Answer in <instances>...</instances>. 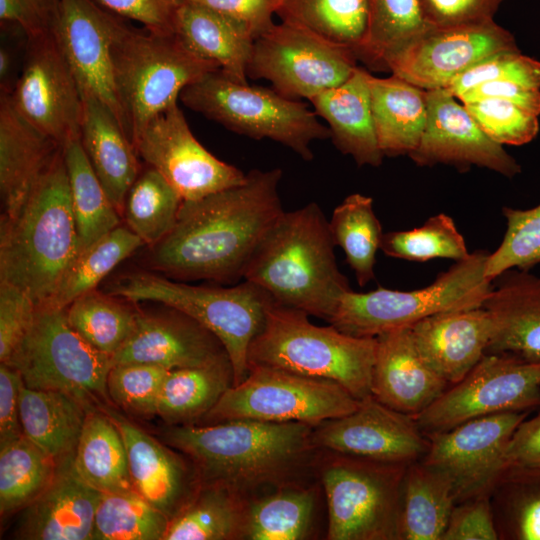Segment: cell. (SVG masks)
I'll use <instances>...</instances> for the list:
<instances>
[{"label": "cell", "mask_w": 540, "mask_h": 540, "mask_svg": "<svg viewBox=\"0 0 540 540\" xmlns=\"http://www.w3.org/2000/svg\"><path fill=\"white\" fill-rule=\"evenodd\" d=\"M62 147L0 98V195L3 215L13 216Z\"/></svg>", "instance_id": "obj_28"}, {"label": "cell", "mask_w": 540, "mask_h": 540, "mask_svg": "<svg viewBox=\"0 0 540 540\" xmlns=\"http://www.w3.org/2000/svg\"><path fill=\"white\" fill-rule=\"evenodd\" d=\"M182 202L179 192L149 166L130 187L122 216L127 227L151 247L173 228Z\"/></svg>", "instance_id": "obj_45"}, {"label": "cell", "mask_w": 540, "mask_h": 540, "mask_svg": "<svg viewBox=\"0 0 540 540\" xmlns=\"http://www.w3.org/2000/svg\"><path fill=\"white\" fill-rule=\"evenodd\" d=\"M233 385L228 356L213 363L170 370L159 395L157 416L170 425L202 419Z\"/></svg>", "instance_id": "obj_37"}, {"label": "cell", "mask_w": 540, "mask_h": 540, "mask_svg": "<svg viewBox=\"0 0 540 540\" xmlns=\"http://www.w3.org/2000/svg\"><path fill=\"white\" fill-rule=\"evenodd\" d=\"M123 20L94 0H60L52 34L78 83L115 115L130 138L128 121L117 90L112 43ZM131 140V139H130Z\"/></svg>", "instance_id": "obj_19"}, {"label": "cell", "mask_w": 540, "mask_h": 540, "mask_svg": "<svg viewBox=\"0 0 540 540\" xmlns=\"http://www.w3.org/2000/svg\"><path fill=\"white\" fill-rule=\"evenodd\" d=\"M502 214L506 231L485 267V276L492 282L507 270H530L540 264V203L529 209L504 206Z\"/></svg>", "instance_id": "obj_50"}, {"label": "cell", "mask_w": 540, "mask_h": 540, "mask_svg": "<svg viewBox=\"0 0 540 540\" xmlns=\"http://www.w3.org/2000/svg\"><path fill=\"white\" fill-rule=\"evenodd\" d=\"M57 461L24 434L0 443V512L29 505L52 480Z\"/></svg>", "instance_id": "obj_42"}, {"label": "cell", "mask_w": 540, "mask_h": 540, "mask_svg": "<svg viewBox=\"0 0 540 540\" xmlns=\"http://www.w3.org/2000/svg\"><path fill=\"white\" fill-rule=\"evenodd\" d=\"M251 499L221 485H199L170 520L164 540H235L247 537Z\"/></svg>", "instance_id": "obj_35"}, {"label": "cell", "mask_w": 540, "mask_h": 540, "mask_svg": "<svg viewBox=\"0 0 540 540\" xmlns=\"http://www.w3.org/2000/svg\"><path fill=\"white\" fill-rule=\"evenodd\" d=\"M315 507V490L295 484L263 497L251 498L247 539L298 540L309 529Z\"/></svg>", "instance_id": "obj_46"}, {"label": "cell", "mask_w": 540, "mask_h": 540, "mask_svg": "<svg viewBox=\"0 0 540 540\" xmlns=\"http://www.w3.org/2000/svg\"><path fill=\"white\" fill-rule=\"evenodd\" d=\"M12 70V57L6 48L0 50V78L1 87L5 86L6 80Z\"/></svg>", "instance_id": "obj_63"}, {"label": "cell", "mask_w": 540, "mask_h": 540, "mask_svg": "<svg viewBox=\"0 0 540 540\" xmlns=\"http://www.w3.org/2000/svg\"><path fill=\"white\" fill-rule=\"evenodd\" d=\"M174 34L195 54L216 63L238 82H247L255 37L250 28L204 5L178 1Z\"/></svg>", "instance_id": "obj_31"}, {"label": "cell", "mask_w": 540, "mask_h": 540, "mask_svg": "<svg viewBox=\"0 0 540 540\" xmlns=\"http://www.w3.org/2000/svg\"><path fill=\"white\" fill-rule=\"evenodd\" d=\"M329 227L334 244L343 250L358 285L364 287L374 280L376 255L384 233L374 212L373 199L360 193L348 195L333 210Z\"/></svg>", "instance_id": "obj_41"}, {"label": "cell", "mask_w": 540, "mask_h": 540, "mask_svg": "<svg viewBox=\"0 0 540 540\" xmlns=\"http://www.w3.org/2000/svg\"><path fill=\"white\" fill-rule=\"evenodd\" d=\"M321 467L329 540H395L409 464L329 451Z\"/></svg>", "instance_id": "obj_10"}, {"label": "cell", "mask_w": 540, "mask_h": 540, "mask_svg": "<svg viewBox=\"0 0 540 540\" xmlns=\"http://www.w3.org/2000/svg\"><path fill=\"white\" fill-rule=\"evenodd\" d=\"M380 250L386 256L416 262L436 258L456 262L470 254L454 220L445 213L429 217L420 227L384 233Z\"/></svg>", "instance_id": "obj_48"}, {"label": "cell", "mask_w": 540, "mask_h": 540, "mask_svg": "<svg viewBox=\"0 0 540 540\" xmlns=\"http://www.w3.org/2000/svg\"><path fill=\"white\" fill-rule=\"evenodd\" d=\"M456 504L451 480L421 460L407 466L397 526L399 540H441Z\"/></svg>", "instance_id": "obj_34"}, {"label": "cell", "mask_w": 540, "mask_h": 540, "mask_svg": "<svg viewBox=\"0 0 540 540\" xmlns=\"http://www.w3.org/2000/svg\"><path fill=\"white\" fill-rule=\"evenodd\" d=\"M109 12L141 23L144 28L174 34V15L178 0H94Z\"/></svg>", "instance_id": "obj_57"}, {"label": "cell", "mask_w": 540, "mask_h": 540, "mask_svg": "<svg viewBox=\"0 0 540 540\" xmlns=\"http://www.w3.org/2000/svg\"><path fill=\"white\" fill-rule=\"evenodd\" d=\"M198 3L246 24L255 39L273 26L279 0H178Z\"/></svg>", "instance_id": "obj_59"}, {"label": "cell", "mask_w": 540, "mask_h": 540, "mask_svg": "<svg viewBox=\"0 0 540 540\" xmlns=\"http://www.w3.org/2000/svg\"><path fill=\"white\" fill-rule=\"evenodd\" d=\"M60 0H0L1 25H14L27 39L52 34Z\"/></svg>", "instance_id": "obj_56"}, {"label": "cell", "mask_w": 540, "mask_h": 540, "mask_svg": "<svg viewBox=\"0 0 540 540\" xmlns=\"http://www.w3.org/2000/svg\"><path fill=\"white\" fill-rule=\"evenodd\" d=\"M506 459L508 466L540 467V410L516 428L507 447Z\"/></svg>", "instance_id": "obj_62"}, {"label": "cell", "mask_w": 540, "mask_h": 540, "mask_svg": "<svg viewBox=\"0 0 540 540\" xmlns=\"http://www.w3.org/2000/svg\"><path fill=\"white\" fill-rule=\"evenodd\" d=\"M360 400L339 383L266 366H249L202 418L205 424L229 420L301 422L316 426L355 411Z\"/></svg>", "instance_id": "obj_12"}, {"label": "cell", "mask_w": 540, "mask_h": 540, "mask_svg": "<svg viewBox=\"0 0 540 540\" xmlns=\"http://www.w3.org/2000/svg\"><path fill=\"white\" fill-rule=\"evenodd\" d=\"M170 520L134 488L103 493L92 540H164Z\"/></svg>", "instance_id": "obj_47"}, {"label": "cell", "mask_w": 540, "mask_h": 540, "mask_svg": "<svg viewBox=\"0 0 540 540\" xmlns=\"http://www.w3.org/2000/svg\"><path fill=\"white\" fill-rule=\"evenodd\" d=\"M357 60L352 51L281 21L254 40L247 77L269 81L288 99L310 100L348 80Z\"/></svg>", "instance_id": "obj_14"}, {"label": "cell", "mask_w": 540, "mask_h": 540, "mask_svg": "<svg viewBox=\"0 0 540 540\" xmlns=\"http://www.w3.org/2000/svg\"><path fill=\"white\" fill-rule=\"evenodd\" d=\"M314 426L301 422L239 419L206 425H173L164 442L187 455L199 485H221L251 499L265 485L293 484L315 448Z\"/></svg>", "instance_id": "obj_2"}, {"label": "cell", "mask_w": 540, "mask_h": 540, "mask_svg": "<svg viewBox=\"0 0 540 540\" xmlns=\"http://www.w3.org/2000/svg\"><path fill=\"white\" fill-rule=\"evenodd\" d=\"M492 81H512L540 89V62L519 50L500 52L458 75L445 89L458 99L471 88Z\"/></svg>", "instance_id": "obj_53"}, {"label": "cell", "mask_w": 540, "mask_h": 540, "mask_svg": "<svg viewBox=\"0 0 540 540\" xmlns=\"http://www.w3.org/2000/svg\"><path fill=\"white\" fill-rule=\"evenodd\" d=\"M371 106L384 156L409 155L420 143L427 122L425 90L395 76L369 73Z\"/></svg>", "instance_id": "obj_32"}, {"label": "cell", "mask_w": 540, "mask_h": 540, "mask_svg": "<svg viewBox=\"0 0 540 540\" xmlns=\"http://www.w3.org/2000/svg\"><path fill=\"white\" fill-rule=\"evenodd\" d=\"M112 59L131 142L153 118L177 103L185 87L220 69L175 34L138 30L124 21L112 43Z\"/></svg>", "instance_id": "obj_7"}, {"label": "cell", "mask_w": 540, "mask_h": 540, "mask_svg": "<svg viewBox=\"0 0 540 540\" xmlns=\"http://www.w3.org/2000/svg\"><path fill=\"white\" fill-rule=\"evenodd\" d=\"M5 364L19 372L28 388L62 391L89 405L111 402L107 376L112 356L80 336L65 309L37 306L29 333Z\"/></svg>", "instance_id": "obj_11"}, {"label": "cell", "mask_w": 540, "mask_h": 540, "mask_svg": "<svg viewBox=\"0 0 540 540\" xmlns=\"http://www.w3.org/2000/svg\"><path fill=\"white\" fill-rule=\"evenodd\" d=\"M483 98L504 99L536 114H540V89L512 81H492L477 85L458 99L467 103Z\"/></svg>", "instance_id": "obj_61"}, {"label": "cell", "mask_w": 540, "mask_h": 540, "mask_svg": "<svg viewBox=\"0 0 540 540\" xmlns=\"http://www.w3.org/2000/svg\"><path fill=\"white\" fill-rule=\"evenodd\" d=\"M276 15L352 51L358 60L369 36V0H279Z\"/></svg>", "instance_id": "obj_38"}, {"label": "cell", "mask_w": 540, "mask_h": 540, "mask_svg": "<svg viewBox=\"0 0 540 540\" xmlns=\"http://www.w3.org/2000/svg\"><path fill=\"white\" fill-rule=\"evenodd\" d=\"M23 381L11 366L0 364V443L23 434L20 423L19 399Z\"/></svg>", "instance_id": "obj_60"}, {"label": "cell", "mask_w": 540, "mask_h": 540, "mask_svg": "<svg viewBox=\"0 0 540 540\" xmlns=\"http://www.w3.org/2000/svg\"><path fill=\"white\" fill-rule=\"evenodd\" d=\"M80 142L96 176L122 216L127 193L140 174L138 155L112 111L82 94Z\"/></svg>", "instance_id": "obj_30"}, {"label": "cell", "mask_w": 540, "mask_h": 540, "mask_svg": "<svg viewBox=\"0 0 540 540\" xmlns=\"http://www.w3.org/2000/svg\"><path fill=\"white\" fill-rule=\"evenodd\" d=\"M540 408V361L486 353L459 382L450 385L414 418L425 434L507 411Z\"/></svg>", "instance_id": "obj_13"}, {"label": "cell", "mask_w": 540, "mask_h": 540, "mask_svg": "<svg viewBox=\"0 0 540 540\" xmlns=\"http://www.w3.org/2000/svg\"><path fill=\"white\" fill-rule=\"evenodd\" d=\"M36 303L21 289L0 282V362L7 363L29 333Z\"/></svg>", "instance_id": "obj_54"}, {"label": "cell", "mask_w": 540, "mask_h": 540, "mask_svg": "<svg viewBox=\"0 0 540 540\" xmlns=\"http://www.w3.org/2000/svg\"><path fill=\"white\" fill-rule=\"evenodd\" d=\"M482 131L500 145H523L539 131L538 115L498 98L463 103Z\"/></svg>", "instance_id": "obj_52"}, {"label": "cell", "mask_w": 540, "mask_h": 540, "mask_svg": "<svg viewBox=\"0 0 540 540\" xmlns=\"http://www.w3.org/2000/svg\"><path fill=\"white\" fill-rule=\"evenodd\" d=\"M489 253H470L440 273L433 283L416 290H351L341 298L328 322L353 336L376 337L434 314L482 307L493 283L485 276Z\"/></svg>", "instance_id": "obj_9"}, {"label": "cell", "mask_w": 540, "mask_h": 540, "mask_svg": "<svg viewBox=\"0 0 540 540\" xmlns=\"http://www.w3.org/2000/svg\"><path fill=\"white\" fill-rule=\"evenodd\" d=\"M102 492L89 485L74 465V452L57 461L54 476L24 509L13 536L21 540H92Z\"/></svg>", "instance_id": "obj_22"}, {"label": "cell", "mask_w": 540, "mask_h": 540, "mask_svg": "<svg viewBox=\"0 0 540 540\" xmlns=\"http://www.w3.org/2000/svg\"><path fill=\"white\" fill-rule=\"evenodd\" d=\"M410 330L423 359L453 385L487 353L492 323L482 306L434 314Z\"/></svg>", "instance_id": "obj_26"}, {"label": "cell", "mask_w": 540, "mask_h": 540, "mask_svg": "<svg viewBox=\"0 0 540 540\" xmlns=\"http://www.w3.org/2000/svg\"><path fill=\"white\" fill-rule=\"evenodd\" d=\"M493 282L483 303L492 323L487 353L540 361V276L510 269Z\"/></svg>", "instance_id": "obj_27"}, {"label": "cell", "mask_w": 540, "mask_h": 540, "mask_svg": "<svg viewBox=\"0 0 540 540\" xmlns=\"http://www.w3.org/2000/svg\"><path fill=\"white\" fill-rule=\"evenodd\" d=\"M530 411H507L474 418L449 430L426 434L429 448L421 459L452 482L456 504L490 495L508 466L507 447Z\"/></svg>", "instance_id": "obj_16"}, {"label": "cell", "mask_w": 540, "mask_h": 540, "mask_svg": "<svg viewBox=\"0 0 540 540\" xmlns=\"http://www.w3.org/2000/svg\"><path fill=\"white\" fill-rule=\"evenodd\" d=\"M316 449L355 457L410 464L423 458L429 439L413 416L396 411L372 395L345 416L313 428Z\"/></svg>", "instance_id": "obj_20"}, {"label": "cell", "mask_w": 540, "mask_h": 540, "mask_svg": "<svg viewBox=\"0 0 540 540\" xmlns=\"http://www.w3.org/2000/svg\"><path fill=\"white\" fill-rule=\"evenodd\" d=\"M368 75L357 67L343 84L309 101L316 115L328 123L332 143L342 154L350 155L358 166L378 167L384 155L375 130Z\"/></svg>", "instance_id": "obj_29"}, {"label": "cell", "mask_w": 540, "mask_h": 540, "mask_svg": "<svg viewBox=\"0 0 540 540\" xmlns=\"http://www.w3.org/2000/svg\"><path fill=\"white\" fill-rule=\"evenodd\" d=\"M170 309L157 315L138 312L133 333L112 355L113 365L148 363L174 370L207 365L228 356L220 340L207 328Z\"/></svg>", "instance_id": "obj_23"}, {"label": "cell", "mask_w": 540, "mask_h": 540, "mask_svg": "<svg viewBox=\"0 0 540 540\" xmlns=\"http://www.w3.org/2000/svg\"><path fill=\"white\" fill-rule=\"evenodd\" d=\"M490 495L455 504L441 540H498Z\"/></svg>", "instance_id": "obj_55"}, {"label": "cell", "mask_w": 540, "mask_h": 540, "mask_svg": "<svg viewBox=\"0 0 540 540\" xmlns=\"http://www.w3.org/2000/svg\"><path fill=\"white\" fill-rule=\"evenodd\" d=\"M106 291L130 302H159L199 322L224 346L233 368V385L247 377L249 346L275 301L247 280L232 287L193 286L145 271L118 277Z\"/></svg>", "instance_id": "obj_6"}, {"label": "cell", "mask_w": 540, "mask_h": 540, "mask_svg": "<svg viewBox=\"0 0 540 540\" xmlns=\"http://www.w3.org/2000/svg\"><path fill=\"white\" fill-rule=\"evenodd\" d=\"M519 50L494 19L429 25L386 54L381 69L423 90L445 89L461 73L500 52Z\"/></svg>", "instance_id": "obj_15"}, {"label": "cell", "mask_w": 540, "mask_h": 540, "mask_svg": "<svg viewBox=\"0 0 540 540\" xmlns=\"http://www.w3.org/2000/svg\"><path fill=\"white\" fill-rule=\"evenodd\" d=\"M427 21L446 26L494 19L502 0H419Z\"/></svg>", "instance_id": "obj_58"}, {"label": "cell", "mask_w": 540, "mask_h": 540, "mask_svg": "<svg viewBox=\"0 0 540 540\" xmlns=\"http://www.w3.org/2000/svg\"><path fill=\"white\" fill-rule=\"evenodd\" d=\"M8 96L20 115L62 148L80 138L82 95L53 34L27 39L23 68Z\"/></svg>", "instance_id": "obj_17"}, {"label": "cell", "mask_w": 540, "mask_h": 540, "mask_svg": "<svg viewBox=\"0 0 540 540\" xmlns=\"http://www.w3.org/2000/svg\"><path fill=\"white\" fill-rule=\"evenodd\" d=\"M94 405L56 390L21 388L23 434L56 460L73 453L89 409Z\"/></svg>", "instance_id": "obj_33"}, {"label": "cell", "mask_w": 540, "mask_h": 540, "mask_svg": "<svg viewBox=\"0 0 540 540\" xmlns=\"http://www.w3.org/2000/svg\"><path fill=\"white\" fill-rule=\"evenodd\" d=\"M329 221L310 202L283 212L250 258L243 278L275 302L326 321L352 289L337 265Z\"/></svg>", "instance_id": "obj_3"}, {"label": "cell", "mask_w": 540, "mask_h": 540, "mask_svg": "<svg viewBox=\"0 0 540 540\" xmlns=\"http://www.w3.org/2000/svg\"><path fill=\"white\" fill-rule=\"evenodd\" d=\"M80 251L61 149L21 209L13 216L1 215L0 282L44 305Z\"/></svg>", "instance_id": "obj_4"}, {"label": "cell", "mask_w": 540, "mask_h": 540, "mask_svg": "<svg viewBox=\"0 0 540 540\" xmlns=\"http://www.w3.org/2000/svg\"><path fill=\"white\" fill-rule=\"evenodd\" d=\"M62 149L82 251L119 226L121 215L90 165L80 138L69 141Z\"/></svg>", "instance_id": "obj_39"}, {"label": "cell", "mask_w": 540, "mask_h": 540, "mask_svg": "<svg viewBox=\"0 0 540 540\" xmlns=\"http://www.w3.org/2000/svg\"><path fill=\"white\" fill-rule=\"evenodd\" d=\"M427 122L417 148L408 156L418 166L446 164L461 170L477 166L508 178L521 166L491 140L446 89L425 90Z\"/></svg>", "instance_id": "obj_21"}, {"label": "cell", "mask_w": 540, "mask_h": 540, "mask_svg": "<svg viewBox=\"0 0 540 540\" xmlns=\"http://www.w3.org/2000/svg\"><path fill=\"white\" fill-rule=\"evenodd\" d=\"M370 30L359 60L381 69L384 56L431 25L419 0H369Z\"/></svg>", "instance_id": "obj_49"}, {"label": "cell", "mask_w": 540, "mask_h": 540, "mask_svg": "<svg viewBox=\"0 0 540 540\" xmlns=\"http://www.w3.org/2000/svg\"><path fill=\"white\" fill-rule=\"evenodd\" d=\"M102 410L120 431L133 488L173 518L191 499L199 483L178 454L110 407Z\"/></svg>", "instance_id": "obj_25"}, {"label": "cell", "mask_w": 540, "mask_h": 540, "mask_svg": "<svg viewBox=\"0 0 540 540\" xmlns=\"http://www.w3.org/2000/svg\"><path fill=\"white\" fill-rule=\"evenodd\" d=\"M99 407L88 410L74 451L80 476L102 493L132 489L123 437L111 418Z\"/></svg>", "instance_id": "obj_36"}, {"label": "cell", "mask_w": 540, "mask_h": 540, "mask_svg": "<svg viewBox=\"0 0 540 540\" xmlns=\"http://www.w3.org/2000/svg\"><path fill=\"white\" fill-rule=\"evenodd\" d=\"M376 338L371 394L379 402L415 417L450 386L423 359L410 326L386 331Z\"/></svg>", "instance_id": "obj_24"}, {"label": "cell", "mask_w": 540, "mask_h": 540, "mask_svg": "<svg viewBox=\"0 0 540 540\" xmlns=\"http://www.w3.org/2000/svg\"><path fill=\"white\" fill-rule=\"evenodd\" d=\"M309 314L277 302L266 313L248 350V366H266L333 380L355 398L371 394L377 338L313 324Z\"/></svg>", "instance_id": "obj_5"}, {"label": "cell", "mask_w": 540, "mask_h": 540, "mask_svg": "<svg viewBox=\"0 0 540 540\" xmlns=\"http://www.w3.org/2000/svg\"><path fill=\"white\" fill-rule=\"evenodd\" d=\"M490 499L499 539L540 540V467L507 466Z\"/></svg>", "instance_id": "obj_40"}, {"label": "cell", "mask_w": 540, "mask_h": 540, "mask_svg": "<svg viewBox=\"0 0 540 540\" xmlns=\"http://www.w3.org/2000/svg\"><path fill=\"white\" fill-rule=\"evenodd\" d=\"M169 371L148 363L113 365L107 376L110 401L137 417L157 416L159 395Z\"/></svg>", "instance_id": "obj_51"}, {"label": "cell", "mask_w": 540, "mask_h": 540, "mask_svg": "<svg viewBox=\"0 0 540 540\" xmlns=\"http://www.w3.org/2000/svg\"><path fill=\"white\" fill-rule=\"evenodd\" d=\"M281 178L279 168L254 169L239 185L183 200L173 228L149 247L148 266L180 281H238L284 212Z\"/></svg>", "instance_id": "obj_1"}, {"label": "cell", "mask_w": 540, "mask_h": 540, "mask_svg": "<svg viewBox=\"0 0 540 540\" xmlns=\"http://www.w3.org/2000/svg\"><path fill=\"white\" fill-rule=\"evenodd\" d=\"M132 144L138 157L156 169L183 200L199 199L246 179V173L200 144L177 103L153 118Z\"/></svg>", "instance_id": "obj_18"}, {"label": "cell", "mask_w": 540, "mask_h": 540, "mask_svg": "<svg viewBox=\"0 0 540 540\" xmlns=\"http://www.w3.org/2000/svg\"><path fill=\"white\" fill-rule=\"evenodd\" d=\"M144 245L127 226H117L78 254L54 295L41 306L66 309L76 298L96 289L120 262Z\"/></svg>", "instance_id": "obj_43"}, {"label": "cell", "mask_w": 540, "mask_h": 540, "mask_svg": "<svg viewBox=\"0 0 540 540\" xmlns=\"http://www.w3.org/2000/svg\"><path fill=\"white\" fill-rule=\"evenodd\" d=\"M120 297L93 289L66 309L69 325L97 350L115 354L133 333L138 311Z\"/></svg>", "instance_id": "obj_44"}, {"label": "cell", "mask_w": 540, "mask_h": 540, "mask_svg": "<svg viewBox=\"0 0 540 540\" xmlns=\"http://www.w3.org/2000/svg\"><path fill=\"white\" fill-rule=\"evenodd\" d=\"M179 99L230 131L278 142L306 161L314 157L311 145L315 140L330 138L329 128L304 102L288 99L273 88L238 82L221 69L185 87Z\"/></svg>", "instance_id": "obj_8"}]
</instances>
